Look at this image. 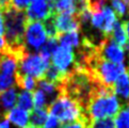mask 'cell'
Wrapping results in <instances>:
<instances>
[{
	"mask_svg": "<svg viewBox=\"0 0 129 128\" xmlns=\"http://www.w3.org/2000/svg\"><path fill=\"white\" fill-rule=\"evenodd\" d=\"M3 25H4V41L8 48L15 52L18 58L26 51L24 44V35L27 26V17L24 11H17L10 8L3 12ZM19 60V59H18Z\"/></svg>",
	"mask_w": 129,
	"mask_h": 128,
	"instance_id": "6da1fadb",
	"label": "cell"
},
{
	"mask_svg": "<svg viewBox=\"0 0 129 128\" xmlns=\"http://www.w3.org/2000/svg\"><path fill=\"white\" fill-rule=\"evenodd\" d=\"M121 107L117 97L113 93V89L99 84L87 105L85 113L91 121L113 118L117 115Z\"/></svg>",
	"mask_w": 129,
	"mask_h": 128,
	"instance_id": "7a4b0ae2",
	"label": "cell"
},
{
	"mask_svg": "<svg viewBox=\"0 0 129 128\" xmlns=\"http://www.w3.org/2000/svg\"><path fill=\"white\" fill-rule=\"evenodd\" d=\"M48 115L54 117L59 123H70L79 120L86 115L80 105L64 94H59L58 97L50 104L47 109Z\"/></svg>",
	"mask_w": 129,
	"mask_h": 128,
	"instance_id": "3957f363",
	"label": "cell"
},
{
	"mask_svg": "<svg viewBox=\"0 0 129 128\" xmlns=\"http://www.w3.org/2000/svg\"><path fill=\"white\" fill-rule=\"evenodd\" d=\"M18 56L8 48L0 49V95L15 84Z\"/></svg>",
	"mask_w": 129,
	"mask_h": 128,
	"instance_id": "277c9868",
	"label": "cell"
},
{
	"mask_svg": "<svg viewBox=\"0 0 129 128\" xmlns=\"http://www.w3.org/2000/svg\"><path fill=\"white\" fill-rule=\"evenodd\" d=\"M49 64V61L43 59L39 53L26 50L18 60L17 74L32 77L35 80H41L44 78L45 72Z\"/></svg>",
	"mask_w": 129,
	"mask_h": 128,
	"instance_id": "5b68a950",
	"label": "cell"
},
{
	"mask_svg": "<svg viewBox=\"0 0 129 128\" xmlns=\"http://www.w3.org/2000/svg\"><path fill=\"white\" fill-rule=\"evenodd\" d=\"M94 51L99 58L115 64H123L125 60L124 49L113 42L110 36H104L103 41L95 46Z\"/></svg>",
	"mask_w": 129,
	"mask_h": 128,
	"instance_id": "8992f818",
	"label": "cell"
},
{
	"mask_svg": "<svg viewBox=\"0 0 129 128\" xmlns=\"http://www.w3.org/2000/svg\"><path fill=\"white\" fill-rule=\"evenodd\" d=\"M46 40H47V35L42 21L27 22L24 35V44L28 51L29 49L40 50V48L45 44Z\"/></svg>",
	"mask_w": 129,
	"mask_h": 128,
	"instance_id": "52a82bcc",
	"label": "cell"
},
{
	"mask_svg": "<svg viewBox=\"0 0 129 128\" xmlns=\"http://www.w3.org/2000/svg\"><path fill=\"white\" fill-rule=\"evenodd\" d=\"M52 65L64 75H68L77 68L76 56L73 49L65 46H58L52 53Z\"/></svg>",
	"mask_w": 129,
	"mask_h": 128,
	"instance_id": "ba28073f",
	"label": "cell"
},
{
	"mask_svg": "<svg viewBox=\"0 0 129 128\" xmlns=\"http://www.w3.org/2000/svg\"><path fill=\"white\" fill-rule=\"evenodd\" d=\"M26 17L28 21H42L53 15V3L49 0H33L27 8Z\"/></svg>",
	"mask_w": 129,
	"mask_h": 128,
	"instance_id": "9c48e42d",
	"label": "cell"
},
{
	"mask_svg": "<svg viewBox=\"0 0 129 128\" xmlns=\"http://www.w3.org/2000/svg\"><path fill=\"white\" fill-rule=\"evenodd\" d=\"M54 25L58 34L68 33V32H79L80 20L77 15H66V14H54Z\"/></svg>",
	"mask_w": 129,
	"mask_h": 128,
	"instance_id": "30bf717a",
	"label": "cell"
},
{
	"mask_svg": "<svg viewBox=\"0 0 129 128\" xmlns=\"http://www.w3.org/2000/svg\"><path fill=\"white\" fill-rule=\"evenodd\" d=\"M4 120L13 123L19 128H27L29 126V112L21 110L19 108H13L8 111L3 116Z\"/></svg>",
	"mask_w": 129,
	"mask_h": 128,
	"instance_id": "8fae6325",
	"label": "cell"
},
{
	"mask_svg": "<svg viewBox=\"0 0 129 128\" xmlns=\"http://www.w3.org/2000/svg\"><path fill=\"white\" fill-rule=\"evenodd\" d=\"M112 89L115 96L117 95L122 97L124 100H126V103L129 102V73L127 70L121 76H118V78L114 82Z\"/></svg>",
	"mask_w": 129,
	"mask_h": 128,
	"instance_id": "7c38bea8",
	"label": "cell"
},
{
	"mask_svg": "<svg viewBox=\"0 0 129 128\" xmlns=\"http://www.w3.org/2000/svg\"><path fill=\"white\" fill-rule=\"evenodd\" d=\"M110 38L113 40V42L116 43L118 46L126 47L127 45V33H126V27L125 21H116L112 29V32L110 33Z\"/></svg>",
	"mask_w": 129,
	"mask_h": 128,
	"instance_id": "4fadbf2b",
	"label": "cell"
},
{
	"mask_svg": "<svg viewBox=\"0 0 129 128\" xmlns=\"http://www.w3.org/2000/svg\"><path fill=\"white\" fill-rule=\"evenodd\" d=\"M101 13H103V17H104L103 34H104V36H109L110 33L112 32V29L115 25V22L117 21V17L112 9L107 6H104L101 8Z\"/></svg>",
	"mask_w": 129,
	"mask_h": 128,
	"instance_id": "5bb4252c",
	"label": "cell"
},
{
	"mask_svg": "<svg viewBox=\"0 0 129 128\" xmlns=\"http://www.w3.org/2000/svg\"><path fill=\"white\" fill-rule=\"evenodd\" d=\"M57 41L60 42L61 46H65L68 48L78 47L80 45V38H79V32H68V33L58 34Z\"/></svg>",
	"mask_w": 129,
	"mask_h": 128,
	"instance_id": "9a60e30c",
	"label": "cell"
},
{
	"mask_svg": "<svg viewBox=\"0 0 129 128\" xmlns=\"http://www.w3.org/2000/svg\"><path fill=\"white\" fill-rule=\"evenodd\" d=\"M16 98H17V93H16V90L14 86L4 91L0 95V104H1V106L3 108V110L6 111V113L14 108L16 104Z\"/></svg>",
	"mask_w": 129,
	"mask_h": 128,
	"instance_id": "2e32d148",
	"label": "cell"
},
{
	"mask_svg": "<svg viewBox=\"0 0 129 128\" xmlns=\"http://www.w3.org/2000/svg\"><path fill=\"white\" fill-rule=\"evenodd\" d=\"M48 117L47 109H34L29 113V126L41 128L43 127Z\"/></svg>",
	"mask_w": 129,
	"mask_h": 128,
	"instance_id": "e0dca14e",
	"label": "cell"
},
{
	"mask_svg": "<svg viewBox=\"0 0 129 128\" xmlns=\"http://www.w3.org/2000/svg\"><path fill=\"white\" fill-rule=\"evenodd\" d=\"M16 104L17 108L21 109L24 111L31 112L33 110V99H32V93L24 91L18 94L16 98Z\"/></svg>",
	"mask_w": 129,
	"mask_h": 128,
	"instance_id": "ac0fdd59",
	"label": "cell"
},
{
	"mask_svg": "<svg viewBox=\"0 0 129 128\" xmlns=\"http://www.w3.org/2000/svg\"><path fill=\"white\" fill-rule=\"evenodd\" d=\"M36 85L39 86V90L42 91V92L46 95V97H58L59 95V88L54 84V83H51L45 79H41V80H38L36 82ZM54 98V99H56Z\"/></svg>",
	"mask_w": 129,
	"mask_h": 128,
	"instance_id": "d6986e66",
	"label": "cell"
},
{
	"mask_svg": "<svg viewBox=\"0 0 129 128\" xmlns=\"http://www.w3.org/2000/svg\"><path fill=\"white\" fill-rule=\"evenodd\" d=\"M15 83L18 85L19 88L24 89L27 92H32L34 91L36 88V80L32 77L29 76H24V75H19L16 73L15 75Z\"/></svg>",
	"mask_w": 129,
	"mask_h": 128,
	"instance_id": "ffe728a7",
	"label": "cell"
},
{
	"mask_svg": "<svg viewBox=\"0 0 129 128\" xmlns=\"http://www.w3.org/2000/svg\"><path fill=\"white\" fill-rule=\"evenodd\" d=\"M114 124L115 128H129V104L121 107V110L114 120Z\"/></svg>",
	"mask_w": 129,
	"mask_h": 128,
	"instance_id": "44dd1931",
	"label": "cell"
},
{
	"mask_svg": "<svg viewBox=\"0 0 129 128\" xmlns=\"http://www.w3.org/2000/svg\"><path fill=\"white\" fill-rule=\"evenodd\" d=\"M57 47H58L57 39H48V41H46L45 44L40 48L39 54L45 60L50 61V58H51L52 53L57 49Z\"/></svg>",
	"mask_w": 129,
	"mask_h": 128,
	"instance_id": "7402d4cb",
	"label": "cell"
},
{
	"mask_svg": "<svg viewBox=\"0 0 129 128\" xmlns=\"http://www.w3.org/2000/svg\"><path fill=\"white\" fill-rule=\"evenodd\" d=\"M32 99H33V107H35V109H47V97L46 95L40 90H36L33 92L32 95Z\"/></svg>",
	"mask_w": 129,
	"mask_h": 128,
	"instance_id": "603a6c76",
	"label": "cell"
},
{
	"mask_svg": "<svg viewBox=\"0 0 129 128\" xmlns=\"http://www.w3.org/2000/svg\"><path fill=\"white\" fill-rule=\"evenodd\" d=\"M44 28L46 35L48 39H57L58 32L56 29V25H54V14L51 15L49 18H47L46 20H44Z\"/></svg>",
	"mask_w": 129,
	"mask_h": 128,
	"instance_id": "cb8c5ba5",
	"label": "cell"
},
{
	"mask_svg": "<svg viewBox=\"0 0 129 128\" xmlns=\"http://www.w3.org/2000/svg\"><path fill=\"white\" fill-rule=\"evenodd\" d=\"M87 128H115L114 118H101V120L91 121Z\"/></svg>",
	"mask_w": 129,
	"mask_h": 128,
	"instance_id": "d4e9b609",
	"label": "cell"
},
{
	"mask_svg": "<svg viewBox=\"0 0 129 128\" xmlns=\"http://www.w3.org/2000/svg\"><path fill=\"white\" fill-rule=\"evenodd\" d=\"M111 2V6L113 8V12L115 13L116 17H124L126 14V8L125 4H124L123 0H110Z\"/></svg>",
	"mask_w": 129,
	"mask_h": 128,
	"instance_id": "484cf974",
	"label": "cell"
},
{
	"mask_svg": "<svg viewBox=\"0 0 129 128\" xmlns=\"http://www.w3.org/2000/svg\"><path fill=\"white\" fill-rule=\"evenodd\" d=\"M33 0H11L12 8L17 11H24L29 7V4Z\"/></svg>",
	"mask_w": 129,
	"mask_h": 128,
	"instance_id": "4316f807",
	"label": "cell"
},
{
	"mask_svg": "<svg viewBox=\"0 0 129 128\" xmlns=\"http://www.w3.org/2000/svg\"><path fill=\"white\" fill-rule=\"evenodd\" d=\"M43 128H62V126H61V123H59L54 117L48 115Z\"/></svg>",
	"mask_w": 129,
	"mask_h": 128,
	"instance_id": "83f0119b",
	"label": "cell"
},
{
	"mask_svg": "<svg viewBox=\"0 0 129 128\" xmlns=\"http://www.w3.org/2000/svg\"><path fill=\"white\" fill-rule=\"evenodd\" d=\"M10 8H12L11 0H0V13L6 12Z\"/></svg>",
	"mask_w": 129,
	"mask_h": 128,
	"instance_id": "f1b7e54d",
	"label": "cell"
},
{
	"mask_svg": "<svg viewBox=\"0 0 129 128\" xmlns=\"http://www.w3.org/2000/svg\"><path fill=\"white\" fill-rule=\"evenodd\" d=\"M125 27H126V33H127V45H126V49L129 52V20L125 21Z\"/></svg>",
	"mask_w": 129,
	"mask_h": 128,
	"instance_id": "f546056e",
	"label": "cell"
},
{
	"mask_svg": "<svg viewBox=\"0 0 129 128\" xmlns=\"http://www.w3.org/2000/svg\"><path fill=\"white\" fill-rule=\"evenodd\" d=\"M4 35V25H3V17L0 18V38Z\"/></svg>",
	"mask_w": 129,
	"mask_h": 128,
	"instance_id": "4dcf8cb0",
	"label": "cell"
},
{
	"mask_svg": "<svg viewBox=\"0 0 129 128\" xmlns=\"http://www.w3.org/2000/svg\"><path fill=\"white\" fill-rule=\"evenodd\" d=\"M0 128H10V124H9V122L7 120H1L0 121Z\"/></svg>",
	"mask_w": 129,
	"mask_h": 128,
	"instance_id": "1f68e13d",
	"label": "cell"
},
{
	"mask_svg": "<svg viewBox=\"0 0 129 128\" xmlns=\"http://www.w3.org/2000/svg\"><path fill=\"white\" fill-rule=\"evenodd\" d=\"M124 4H125V8H126V11H128L129 13V0H123Z\"/></svg>",
	"mask_w": 129,
	"mask_h": 128,
	"instance_id": "d6a6232c",
	"label": "cell"
},
{
	"mask_svg": "<svg viewBox=\"0 0 129 128\" xmlns=\"http://www.w3.org/2000/svg\"><path fill=\"white\" fill-rule=\"evenodd\" d=\"M49 1H50V2H52V3H53V2H56V1H57V0H49Z\"/></svg>",
	"mask_w": 129,
	"mask_h": 128,
	"instance_id": "836d02e7",
	"label": "cell"
},
{
	"mask_svg": "<svg viewBox=\"0 0 129 128\" xmlns=\"http://www.w3.org/2000/svg\"><path fill=\"white\" fill-rule=\"evenodd\" d=\"M27 128H36V127H32V126H28Z\"/></svg>",
	"mask_w": 129,
	"mask_h": 128,
	"instance_id": "e575fe53",
	"label": "cell"
},
{
	"mask_svg": "<svg viewBox=\"0 0 129 128\" xmlns=\"http://www.w3.org/2000/svg\"><path fill=\"white\" fill-rule=\"evenodd\" d=\"M127 71H128V73H129V68H128V70H127Z\"/></svg>",
	"mask_w": 129,
	"mask_h": 128,
	"instance_id": "d590c367",
	"label": "cell"
}]
</instances>
